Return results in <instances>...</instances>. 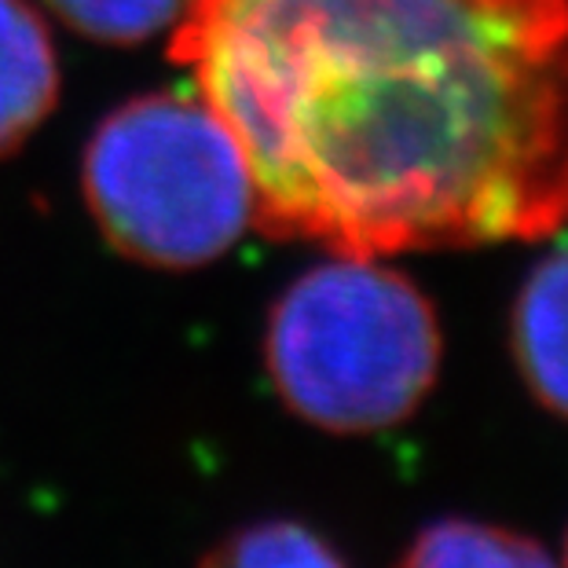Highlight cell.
<instances>
[{
    "instance_id": "1",
    "label": "cell",
    "mask_w": 568,
    "mask_h": 568,
    "mask_svg": "<svg viewBox=\"0 0 568 568\" xmlns=\"http://www.w3.org/2000/svg\"><path fill=\"white\" fill-rule=\"evenodd\" d=\"M169 55L275 239L385 257L568 221V0H191Z\"/></svg>"
},
{
    "instance_id": "2",
    "label": "cell",
    "mask_w": 568,
    "mask_h": 568,
    "mask_svg": "<svg viewBox=\"0 0 568 568\" xmlns=\"http://www.w3.org/2000/svg\"><path fill=\"white\" fill-rule=\"evenodd\" d=\"M264 356L294 415L326 433H382L437 382L440 323L400 272L334 253L275 301Z\"/></svg>"
},
{
    "instance_id": "3",
    "label": "cell",
    "mask_w": 568,
    "mask_h": 568,
    "mask_svg": "<svg viewBox=\"0 0 568 568\" xmlns=\"http://www.w3.org/2000/svg\"><path fill=\"white\" fill-rule=\"evenodd\" d=\"M84 202L118 253L154 268H195L253 224L243 151L199 95H140L92 132Z\"/></svg>"
},
{
    "instance_id": "4",
    "label": "cell",
    "mask_w": 568,
    "mask_h": 568,
    "mask_svg": "<svg viewBox=\"0 0 568 568\" xmlns=\"http://www.w3.org/2000/svg\"><path fill=\"white\" fill-rule=\"evenodd\" d=\"M514 356L531 396L568 418V246L525 280L514 308Z\"/></svg>"
},
{
    "instance_id": "5",
    "label": "cell",
    "mask_w": 568,
    "mask_h": 568,
    "mask_svg": "<svg viewBox=\"0 0 568 568\" xmlns=\"http://www.w3.org/2000/svg\"><path fill=\"white\" fill-rule=\"evenodd\" d=\"M55 95L59 63L44 19L27 0H0V154L33 136Z\"/></svg>"
},
{
    "instance_id": "6",
    "label": "cell",
    "mask_w": 568,
    "mask_h": 568,
    "mask_svg": "<svg viewBox=\"0 0 568 568\" xmlns=\"http://www.w3.org/2000/svg\"><path fill=\"white\" fill-rule=\"evenodd\" d=\"M400 568H561L536 539L503 525L447 517L418 531Z\"/></svg>"
},
{
    "instance_id": "7",
    "label": "cell",
    "mask_w": 568,
    "mask_h": 568,
    "mask_svg": "<svg viewBox=\"0 0 568 568\" xmlns=\"http://www.w3.org/2000/svg\"><path fill=\"white\" fill-rule=\"evenodd\" d=\"M202 568H348L326 542L294 521H264L235 531Z\"/></svg>"
},
{
    "instance_id": "8",
    "label": "cell",
    "mask_w": 568,
    "mask_h": 568,
    "mask_svg": "<svg viewBox=\"0 0 568 568\" xmlns=\"http://www.w3.org/2000/svg\"><path fill=\"white\" fill-rule=\"evenodd\" d=\"M67 27L100 44H140L176 27L191 0H48Z\"/></svg>"
},
{
    "instance_id": "9",
    "label": "cell",
    "mask_w": 568,
    "mask_h": 568,
    "mask_svg": "<svg viewBox=\"0 0 568 568\" xmlns=\"http://www.w3.org/2000/svg\"><path fill=\"white\" fill-rule=\"evenodd\" d=\"M558 565H561V568H568V536H565V558H561Z\"/></svg>"
}]
</instances>
